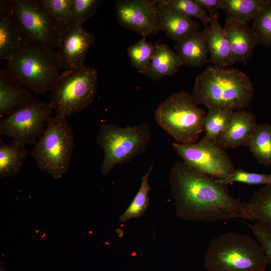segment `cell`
<instances>
[{"label": "cell", "instance_id": "cell-26", "mask_svg": "<svg viewBox=\"0 0 271 271\" xmlns=\"http://www.w3.org/2000/svg\"><path fill=\"white\" fill-rule=\"evenodd\" d=\"M234 111L219 108L209 109L203 121L204 139L215 142L218 135L226 128Z\"/></svg>", "mask_w": 271, "mask_h": 271}, {"label": "cell", "instance_id": "cell-34", "mask_svg": "<svg viewBox=\"0 0 271 271\" xmlns=\"http://www.w3.org/2000/svg\"><path fill=\"white\" fill-rule=\"evenodd\" d=\"M249 226L271 263V225L257 222Z\"/></svg>", "mask_w": 271, "mask_h": 271}, {"label": "cell", "instance_id": "cell-16", "mask_svg": "<svg viewBox=\"0 0 271 271\" xmlns=\"http://www.w3.org/2000/svg\"><path fill=\"white\" fill-rule=\"evenodd\" d=\"M34 100L32 91L18 83L7 68L1 70V116L8 115Z\"/></svg>", "mask_w": 271, "mask_h": 271}, {"label": "cell", "instance_id": "cell-33", "mask_svg": "<svg viewBox=\"0 0 271 271\" xmlns=\"http://www.w3.org/2000/svg\"><path fill=\"white\" fill-rule=\"evenodd\" d=\"M102 2L101 0H71L70 12L75 24L82 25L95 14Z\"/></svg>", "mask_w": 271, "mask_h": 271}, {"label": "cell", "instance_id": "cell-6", "mask_svg": "<svg viewBox=\"0 0 271 271\" xmlns=\"http://www.w3.org/2000/svg\"><path fill=\"white\" fill-rule=\"evenodd\" d=\"M206 113L199 107L192 95L179 91L170 95L155 112V118L163 129L180 144L197 142L204 130Z\"/></svg>", "mask_w": 271, "mask_h": 271}, {"label": "cell", "instance_id": "cell-4", "mask_svg": "<svg viewBox=\"0 0 271 271\" xmlns=\"http://www.w3.org/2000/svg\"><path fill=\"white\" fill-rule=\"evenodd\" d=\"M268 263L257 240L232 232L213 239L204 257L207 271H265Z\"/></svg>", "mask_w": 271, "mask_h": 271}, {"label": "cell", "instance_id": "cell-24", "mask_svg": "<svg viewBox=\"0 0 271 271\" xmlns=\"http://www.w3.org/2000/svg\"><path fill=\"white\" fill-rule=\"evenodd\" d=\"M257 162L268 166L271 165V125L257 124L251 134L247 146Z\"/></svg>", "mask_w": 271, "mask_h": 271}, {"label": "cell", "instance_id": "cell-30", "mask_svg": "<svg viewBox=\"0 0 271 271\" xmlns=\"http://www.w3.org/2000/svg\"><path fill=\"white\" fill-rule=\"evenodd\" d=\"M61 32L75 24L70 12L71 0H41Z\"/></svg>", "mask_w": 271, "mask_h": 271}, {"label": "cell", "instance_id": "cell-3", "mask_svg": "<svg viewBox=\"0 0 271 271\" xmlns=\"http://www.w3.org/2000/svg\"><path fill=\"white\" fill-rule=\"evenodd\" d=\"M7 68L18 83L44 95L54 87L62 66L53 49L24 42L8 59Z\"/></svg>", "mask_w": 271, "mask_h": 271}, {"label": "cell", "instance_id": "cell-20", "mask_svg": "<svg viewBox=\"0 0 271 271\" xmlns=\"http://www.w3.org/2000/svg\"><path fill=\"white\" fill-rule=\"evenodd\" d=\"M208 28V26L204 27L202 31L176 42L174 49L181 60L182 65L200 67L209 62L206 40Z\"/></svg>", "mask_w": 271, "mask_h": 271}, {"label": "cell", "instance_id": "cell-14", "mask_svg": "<svg viewBox=\"0 0 271 271\" xmlns=\"http://www.w3.org/2000/svg\"><path fill=\"white\" fill-rule=\"evenodd\" d=\"M257 124L251 112L242 109L234 111L228 125L218 135L215 143L224 150L240 146H247Z\"/></svg>", "mask_w": 271, "mask_h": 271}, {"label": "cell", "instance_id": "cell-18", "mask_svg": "<svg viewBox=\"0 0 271 271\" xmlns=\"http://www.w3.org/2000/svg\"><path fill=\"white\" fill-rule=\"evenodd\" d=\"M154 2L161 30L172 40L177 42L200 32V24L197 21L175 12L155 0Z\"/></svg>", "mask_w": 271, "mask_h": 271}, {"label": "cell", "instance_id": "cell-10", "mask_svg": "<svg viewBox=\"0 0 271 271\" xmlns=\"http://www.w3.org/2000/svg\"><path fill=\"white\" fill-rule=\"evenodd\" d=\"M173 146L191 168L216 179H221L235 170L225 151L204 138L192 144L173 143Z\"/></svg>", "mask_w": 271, "mask_h": 271}, {"label": "cell", "instance_id": "cell-2", "mask_svg": "<svg viewBox=\"0 0 271 271\" xmlns=\"http://www.w3.org/2000/svg\"><path fill=\"white\" fill-rule=\"evenodd\" d=\"M253 94V83L243 72L212 65L196 77L192 96L197 105L208 109L236 111L248 106Z\"/></svg>", "mask_w": 271, "mask_h": 271}, {"label": "cell", "instance_id": "cell-21", "mask_svg": "<svg viewBox=\"0 0 271 271\" xmlns=\"http://www.w3.org/2000/svg\"><path fill=\"white\" fill-rule=\"evenodd\" d=\"M155 55L144 74L159 81L164 77L174 75L182 66L178 54L165 44L156 43Z\"/></svg>", "mask_w": 271, "mask_h": 271}, {"label": "cell", "instance_id": "cell-19", "mask_svg": "<svg viewBox=\"0 0 271 271\" xmlns=\"http://www.w3.org/2000/svg\"><path fill=\"white\" fill-rule=\"evenodd\" d=\"M24 42L8 0L0 1V59L8 60Z\"/></svg>", "mask_w": 271, "mask_h": 271}, {"label": "cell", "instance_id": "cell-15", "mask_svg": "<svg viewBox=\"0 0 271 271\" xmlns=\"http://www.w3.org/2000/svg\"><path fill=\"white\" fill-rule=\"evenodd\" d=\"M224 29L229 41L234 62L246 63L258 44L256 37L247 23L226 19Z\"/></svg>", "mask_w": 271, "mask_h": 271}, {"label": "cell", "instance_id": "cell-28", "mask_svg": "<svg viewBox=\"0 0 271 271\" xmlns=\"http://www.w3.org/2000/svg\"><path fill=\"white\" fill-rule=\"evenodd\" d=\"M155 51L156 46L146 41L145 37H143L127 49L130 64L143 74L152 60Z\"/></svg>", "mask_w": 271, "mask_h": 271}, {"label": "cell", "instance_id": "cell-32", "mask_svg": "<svg viewBox=\"0 0 271 271\" xmlns=\"http://www.w3.org/2000/svg\"><path fill=\"white\" fill-rule=\"evenodd\" d=\"M216 180L219 183L226 185L233 182L250 185H266L271 184V174L250 173L239 169H235L224 178Z\"/></svg>", "mask_w": 271, "mask_h": 271}, {"label": "cell", "instance_id": "cell-13", "mask_svg": "<svg viewBox=\"0 0 271 271\" xmlns=\"http://www.w3.org/2000/svg\"><path fill=\"white\" fill-rule=\"evenodd\" d=\"M95 37L82 25L74 24L62 32L57 51L62 68L66 70L85 67L84 63Z\"/></svg>", "mask_w": 271, "mask_h": 271}, {"label": "cell", "instance_id": "cell-25", "mask_svg": "<svg viewBox=\"0 0 271 271\" xmlns=\"http://www.w3.org/2000/svg\"><path fill=\"white\" fill-rule=\"evenodd\" d=\"M248 204L250 220L271 225V184L255 191Z\"/></svg>", "mask_w": 271, "mask_h": 271}, {"label": "cell", "instance_id": "cell-9", "mask_svg": "<svg viewBox=\"0 0 271 271\" xmlns=\"http://www.w3.org/2000/svg\"><path fill=\"white\" fill-rule=\"evenodd\" d=\"M23 41L54 49L62 32L41 0H8Z\"/></svg>", "mask_w": 271, "mask_h": 271}, {"label": "cell", "instance_id": "cell-12", "mask_svg": "<svg viewBox=\"0 0 271 271\" xmlns=\"http://www.w3.org/2000/svg\"><path fill=\"white\" fill-rule=\"evenodd\" d=\"M114 8L118 24L125 29L145 38L161 30L154 1L118 0Z\"/></svg>", "mask_w": 271, "mask_h": 271}, {"label": "cell", "instance_id": "cell-17", "mask_svg": "<svg viewBox=\"0 0 271 271\" xmlns=\"http://www.w3.org/2000/svg\"><path fill=\"white\" fill-rule=\"evenodd\" d=\"M218 18V12L210 14L206 37L209 62L214 66L229 67L234 62L226 33Z\"/></svg>", "mask_w": 271, "mask_h": 271}, {"label": "cell", "instance_id": "cell-7", "mask_svg": "<svg viewBox=\"0 0 271 271\" xmlns=\"http://www.w3.org/2000/svg\"><path fill=\"white\" fill-rule=\"evenodd\" d=\"M66 117H50L46 129L32 151L38 168L59 179L66 172L70 164L74 145V137Z\"/></svg>", "mask_w": 271, "mask_h": 271}, {"label": "cell", "instance_id": "cell-8", "mask_svg": "<svg viewBox=\"0 0 271 271\" xmlns=\"http://www.w3.org/2000/svg\"><path fill=\"white\" fill-rule=\"evenodd\" d=\"M97 71L93 67L66 70L51 91L49 104L56 115L66 117L92 102L97 91Z\"/></svg>", "mask_w": 271, "mask_h": 271}, {"label": "cell", "instance_id": "cell-27", "mask_svg": "<svg viewBox=\"0 0 271 271\" xmlns=\"http://www.w3.org/2000/svg\"><path fill=\"white\" fill-rule=\"evenodd\" d=\"M152 169V165L147 173L142 176L139 190L129 206L120 216L121 221L124 222L131 218L139 217L146 210L149 202V192L151 189L148 180Z\"/></svg>", "mask_w": 271, "mask_h": 271}, {"label": "cell", "instance_id": "cell-23", "mask_svg": "<svg viewBox=\"0 0 271 271\" xmlns=\"http://www.w3.org/2000/svg\"><path fill=\"white\" fill-rule=\"evenodd\" d=\"M270 0H222V10L227 19L252 22Z\"/></svg>", "mask_w": 271, "mask_h": 271}, {"label": "cell", "instance_id": "cell-35", "mask_svg": "<svg viewBox=\"0 0 271 271\" xmlns=\"http://www.w3.org/2000/svg\"><path fill=\"white\" fill-rule=\"evenodd\" d=\"M208 14H213L222 9V0H193Z\"/></svg>", "mask_w": 271, "mask_h": 271}, {"label": "cell", "instance_id": "cell-1", "mask_svg": "<svg viewBox=\"0 0 271 271\" xmlns=\"http://www.w3.org/2000/svg\"><path fill=\"white\" fill-rule=\"evenodd\" d=\"M169 176L179 217L207 223L235 218L250 220L248 203L232 197L227 185L216 179L179 161L174 163Z\"/></svg>", "mask_w": 271, "mask_h": 271}, {"label": "cell", "instance_id": "cell-31", "mask_svg": "<svg viewBox=\"0 0 271 271\" xmlns=\"http://www.w3.org/2000/svg\"><path fill=\"white\" fill-rule=\"evenodd\" d=\"M251 28L258 44L271 47V0L252 21Z\"/></svg>", "mask_w": 271, "mask_h": 271}, {"label": "cell", "instance_id": "cell-5", "mask_svg": "<svg viewBox=\"0 0 271 271\" xmlns=\"http://www.w3.org/2000/svg\"><path fill=\"white\" fill-rule=\"evenodd\" d=\"M151 140L147 123L124 127L113 123L101 124L96 139V144L104 153L101 174L107 175L115 166L128 163L144 153Z\"/></svg>", "mask_w": 271, "mask_h": 271}, {"label": "cell", "instance_id": "cell-22", "mask_svg": "<svg viewBox=\"0 0 271 271\" xmlns=\"http://www.w3.org/2000/svg\"><path fill=\"white\" fill-rule=\"evenodd\" d=\"M28 152L26 145L13 140L5 144L0 139V176L11 177L20 172Z\"/></svg>", "mask_w": 271, "mask_h": 271}, {"label": "cell", "instance_id": "cell-36", "mask_svg": "<svg viewBox=\"0 0 271 271\" xmlns=\"http://www.w3.org/2000/svg\"><path fill=\"white\" fill-rule=\"evenodd\" d=\"M1 271H6V270L3 267V266H2V265L1 266Z\"/></svg>", "mask_w": 271, "mask_h": 271}, {"label": "cell", "instance_id": "cell-29", "mask_svg": "<svg viewBox=\"0 0 271 271\" xmlns=\"http://www.w3.org/2000/svg\"><path fill=\"white\" fill-rule=\"evenodd\" d=\"M172 11L190 17L197 18L204 26L209 25L210 14L202 9L193 0H155Z\"/></svg>", "mask_w": 271, "mask_h": 271}, {"label": "cell", "instance_id": "cell-11", "mask_svg": "<svg viewBox=\"0 0 271 271\" xmlns=\"http://www.w3.org/2000/svg\"><path fill=\"white\" fill-rule=\"evenodd\" d=\"M52 108L49 103L35 99L0 121V134L25 145L35 143L44 132Z\"/></svg>", "mask_w": 271, "mask_h": 271}]
</instances>
